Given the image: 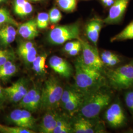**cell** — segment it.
<instances>
[{"mask_svg":"<svg viewBox=\"0 0 133 133\" xmlns=\"http://www.w3.org/2000/svg\"><path fill=\"white\" fill-rule=\"evenodd\" d=\"M75 66L76 91L81 94L88 93L102 79L100 71L86 65L81 57L76 59Z\"/></svg>","mask_w":133,"mask_h":133,"instance_id":"6da1fadb","label":"cell"},{"mask_svg":"<svg viewBox=\"0 0 133 133\" xmlns=\"http://www.w3.org/2000/svg\"><path fill=\"white\" fill-rule=\"evenodd\" d=\"M110 100V94L104 91L91 92L85 98H83L79 108L82 116L88 119L95 118L109 105Z\"/></svg>","mask_w":133,"mask_h":133,"instance_id":"7a4b0ae2","label":"cell"},{"mask_svg":"<svg viewBox=\"0 0 133 133\" xmlns=\"http://www.w3.org/2000/svg\"><path fill=\"white\" fill-rule=\"evenodd\" d=\"M64 89L56 77L51 76L45 81L41 91L40 109H55L61 104Z\"/></svg>","mask_w":133,"mask_h":133,"instance_id":"3957f363","label":"cell"},{"mask_svg":"<svg viewBox=\"0 0 133 133\" xmlns=\"http://www.w3.org/2000/svg\"><path fill=\"white\" fill-rule=\"evenodd\" d=\"M109 84L118 90L126 89L133 85V65H126L109 71Z\"/></svg>","mask_w":133,"mask_h":133,"instance_id":"277c9868","label":"cell"},{"mask_svg":"<svg viewBox=\"0 0 133 133\" xmlns=\"http://www.w3.org/2000/svg\"><path fill=\"white\" fill-rule=\"evenodd\" d=\"M80 26L78 23L57 26L48 35L49 42L54 45H61L68 41L79 38Z\"/></svg>","mask_w":133,"mask_h":133,"instance_id":"5b68a950","label":"cell"},{"mask_svg":"<svg viewBox=\"0 0 133 133\" xmlns=\"http://www.w3.org/2000/svg\"><path fill=\"white\" fill-rule=\"evenodd\" d=\"M81 44L82 54L81 59L84 64L87 66L101 72L104 63L102 61L96 46H93L84 39H78Z\"/></svg>","mask_w":133,"mask_h":133,"instance_id":"8992f818","label":"cell"},{"mask_svg":"<svg viewBox=\"0 0 133 133\" xmlns=\"http://www.w3.org/2000/svg\"><path fill=\"white\" fill-rule=\"evenodd\" d=\"M9 120L20 127L34 130L35 128L37 120L31 112L27 109H14L9 115Z\"/></svg>","mask_w":133,"mask_h":133,"instance_id":"52a82bcc","label":"cell"},{"mask_svg":"<svg viewBox=\"0 0 133 133\" xmlns=\"http://www.w3.org/2000/svg\"><path fill=\"white\" fill-rule=\"evenodd\" d=\"M130 0H114L109 8L107 16L103 19L104 24L115 25L121 22L127 9Z\"/></svg>","mask_w":133,"mask_h":133,"instance_id":"ba28073f","label":"cell"},{"mask_svg":"<svg viewBox=\"0 0 133 133\" xmlns=\"http://www.w3.org/2000/svg\"><path fill=\"white\" fill-rule=\"evenodd\" d=\"M3 90L6 98L11 102L19 103L28 91L27 81L21 78L10 86L3 88Z\"/></svg>","mask_w":133,"mask_h":133,"instance_id":"9c48e42d","label":"cell"},{"mask_svg":"<svg viewBox=\"0 0 133 133\" xmlns=\"http://www.w3.org/2000/svg\"><path fill=\"white\" fill-rule=\"evenodd\" d=\"M105 117L108 123L113 128L122 126L126 120L123 109L117 103H114L110 106L105 112Z\"/></svg>","mask_w":133,"mask_h":133,"instance_id":"30bf717a","label":"cell"},{"mask_svg":"<svg viewBox=\"0 0 133 133\" xmlns=\"http://www.w3.org/2000/svg\"><path fill=\"white\" fill-rule=\"evenodd\" d=\"M104 24L103 19L95 16L90 19L86 25L85 33L87 37L95 46L97 45L100 32Z\"/></svg>","mask_w":133,"mask_h":133,"instance_id":"8fae6325","label":"cell"},{"mask_svg":"<svg viewBox=\"0 0 133 133\" xmlns=\"http://www.w3.org/2000/svg\"><path fill=\"white\" fill-rule=\"evenodd\" d=\"M17 54L25 64L31 65L37 56V50L33 43L25 41L20 43Z\"/></svg>","mask_w":133,"mask_h":133,"instance_id":"7c38bea8","label":"cell"},{"mask_svg":"<svg viewBox=\"0 0 133 133\" xmlns=\"http://www.w3.org/2000/svg\"><path fill=\"white\" fill-rule=\"evenodd\" d=\"M49 64L54 71L64 77L71 76L72 70L71 65L65 59L54 55L49 60Z\"/></svg>","mask_w":133,"mask_h":133,"instance_id":"4fadbf2b","label":"cell"},{"mask_svg":"<svg viewBox=\"0 0 133 133\" xmlns=\"http://www.w3.org/2000/svg\"><path fill=\"white\" fill-rule=\"evenodd\" d=\"M60 114L55 109H48L43 117L39 126V131L42 133H53Z\"/></svg>","mask_w":133,"mask_h":133,"instance_id":"5bb4252c","label":"cell"},{"mask_svg":"<svg viewBox=\"0 0 133 133\" xmlns=\"http://www.w3.org/2000/svg\"><path fill=\"white\" fill-rule=\"evenodd\" d=\"M18 33L23 38L32 40L38 36V28L36 19H31L18 26Z\"/></svg>","mask_w":133,"mask_h":133,"instance_id":"9a60e30c","label":"cell"},{"mask_svg":"<svg viewBox=\"0 0 133 133\" xmlns=\"http://www.w3.org/2000/svg\"><path fill=\"white\" fill-rule=\"evenodd\" d=\"M17 31L14 26L6 24L0 29V45L3 47H7L15 39Z\"/></svg>","mask_w":133,"mask_h":133,"instance_id":"2e32d148","label":"cell"},{"mask_svg":"<svg viewBox=\"0 0 133 133\" xmlns=\"http://www.w3.org/2000/svg\"><path fill=\"white\" fill-rule=\"evenodd\" d=\"M72 127V133H95V127L88 118L83 116L76 119Z\"/></svg>","mask_w":133,"mask_h":133,"instance_id":"e0dca14e","label":"cell"},{"mask_svg":"<svg viewBox=\"0 0 133 133\" xmlns=\"http://www.w3.org/2000/svg\"><path fill=\"white\" fill-rule=\"evenodd\" d=\"M33 10L32 5L28 0H14V13L20 17H24L31 14Z\"/></svg>","mask_w":133,"mask_h":133,"instance_id":"ac0fdd59","label":"cell"},{"mask_svg":"<svg viewBox=\"0 0 133 133\" xmlns=\"http://www.w3.org/2000/svg\"><path fill=\"white\" fill-rule=\"evenodd\" d=\"M18 68L13 60L6 62L0 66V79L3 81H8L17 72Z\"/></svg>","mask_w":133,"mask_h":133,"instance_id":"d6986e66","label":"cell"},{"mask_svg":"<svg viewBox=\"0 0 133 133\" xmlns=\"http://www.w3.org/2000/svg\"><path fill=\"white\" fill-rule=\"evenodd\" d=\"M83 100V95L80 92H78L75 97L63 105V106L69 113L73 114L80 108Z\"/></svg>","mask_w":133,"mask_h":133,"instance_id":"ffe728a7","label":"cell"},{"mask_svg":"<svg viewBox=\"0 0 133 133\" xmlns=\"http://www.w3.org/2000/svg\"><path fill=\"white\" fill-rule=\"evenodd\" d=\"M133 39V20L122 31L111 38L110 42H120Z\"/></svg>","mask_w":133,"mask_h":133,"instance_id":"44dd1931","label":"cell"},{"mask_svg":"<svg viewBox=\"0 0 133 133\" xmlns=\"http://www.w3.org/2000/svg\"><path fill=\"white\" fill-rule=\"evenodd\" d=\"M46 58L47 54L46 53L39 55L36 57L32 63V69L37 75L42 76L45 74V66Z\"/></svg>","mask_w":133,"mask_h":133,"instance_id":"7402d4cb","label":"cell"},{"mask_svg":"<svg viewBox=\"0 0 133 133\" xmlns=\"http://www.w3.org/2000/svg\"><path fill=\"white\" fill-rule=\"evenodd\" d=\"M72 133V127L66 118L60 115L53 133Z\"/></svg>","mask_w":133,"mask_h":133,"instance_id":"603a6c76","label":"cell"},{"mask_svg":"<svg viewBox=\"0 0 133 133\" xmlns=\"http://www.w3.org/2000/svg\"><path fill=\"white\" fill-rule=\"evenodd\" d=\"M39 88L37 87H34L30 90L28 91L27 93L24 96L23 98L19 102L18 106L21 109H27L30 103L33 100Z\"/></svg>","mask_w":133,"mask_h":133,"instance_id":"cb8c5ba5","label":"cell"},{"mask_svg":"<svg viewBox=\"0 0 133 133\" xmlns=\"http://www.w3.org/2000/svg\"><path fill=\"white\" fill-rule=\"evenodd\" d=\"M6 24H10L16 27L19 26L18 23L12 17L8 10L0 8V26Z\"/></svg>","mask_w":133,"mask_h":133,"instance_id":"d4e9b609","label":"cell"},{"mask_svg":"<svg viewBox=\"0 0 133 133\" xmlns=\"http://www.w3.org/2000/svg\"><path fill=\"white\" fill-rule=\"evenodd\" d=\"M55 1L61 9L69 12L75 11L77 5V0H55Z\"/></svg>","mask_w":133,"mask_h":133,"instance_id":"484cf974","label":"cell"},{"mask_svg":"<svg viewBox=\"0 0 133 133\" xmlns=\"http://www.w3.org/2000/svg\"><path fill=\"white\" fill-rule=\"evenodd\" d=\"M0 132L3 133H35L34 130L20 127H10L0 124Z\"/></svg>","mask_w":133,"mask_h":133,"instance_id":"4316f807","label":"cell"},{"mask_svg":"<svg viewBox=\"0 0 133 133\" xmlns=\"http://www.w3.org/2000/svg\"><path fill=\"white\" fill-rule=\"evenodd\" d=\"M36 20L38 29H45L48 27L49 22L48 14L45 12L39 13Z\"/></svg>","mask_w":133,"mask_h":133,"instance_id":"83f0119b","label":"cell"},{"mask_svg":"<svg viewBox=\"0 0 133 133\" xmlns=\"http://www.w3.org/2000/svg\"><path fill=\"white\" fill-rule=\"evenodd\" d=\"M14 52L10 49H0V66L10 60H14Z\"/></svg>","mask_w":133,"mask_h":133,"instance_id":"f1b7e54d","label":"cell"},{"mask_svg":"<svg viewBox=\"0 0 133 133\" xmlns=\"http://www.w3.org/2000/svg\"><path fill=\"white\" fill-rule=\"evenodd\" d=\"M41 98V91L40 90V89H39L33 100L32 101V102L30 103V104L29 105L26 109L30 111L31 112H34L36 111L39 108H40Z\"/></svg>","mask_w":133,"mask_h":133,"instance_id":"f546056e","label":"cell"},{"mask_svg":"<svg viewBox=\"0 0 133 133\" xmlns=\"http://www.w3.org/2000/svg\"><path fill=\"white\" fill-rule=\"evenodd\" d=\"M49 22L53 24H56L62 19V14L60 10L56 8H53L49 11Z\"/></svg>","mask_w":133,"mask_h":133,"instance_id":"4dcf8cb0","label":"cell"},{"mask_svg":"<svg viewBox=\"0 0 133 133\" xmlns=\"http://www.w3.org/2000/svg\"><path fill=\"white\" fill-rule=\"evenodd\" d=\"M78 92H79L77 91L71 89H68L63 91L61 100V104L63 105L66 103L69 100L75 97Z\"/></svg>","mask_w":133,"mask_h":133,"instance_id":"1f68e13d","label":"cell"},{"mask_svg":"<svg viewBox=\"0 0 133 133\" xmlns=\"http://www.w3.org/2000/svg\"><path fill=\"white\" fill-rule=\"evenodd\" d=\"M125 100L127 107L133 115V91H130L126 94Z\"/></svg>","mask_w":133,"mask_h":133,"instance_id":"d6a6232c","label":"cell"},{"mask_svg":"<svg viewBox=\"0 0 133 133\" xmlns=\"http://www.w3.org/2000/svg\"><path fill=\"white\" fill-rule=\"evenodd\" d=\"M104 64L109 66H114L120 62V60L117 56L112 58L102 60Z\"/></svg>","mask_w":133,"mask_h":133,"instance_id":"836d02e7","label":"cell"},{"mask_svg":"<svg viewBox=\"0 0 133 133\" xmlns=\"http://www.w3.org/2000/svg\"><path fill=\"white\" fill-rule=\"evenodd\" d=\"M81 43V42L79 41V39L76 41H73V42H70L68 43H66V44L65 45L64 47V51L66 52H68L70 51L71 50L72 48L76 47L77 45Z\"/></svg>","mask_w":133,"mask_h":133,"instance_id":"e575fe53","label":"cell"},{"mask_svg":"<svg viewBox=\"0 0 133 133\" xmlns=\"http://www.w3.org/2000/svg\"><path fill=\"white\" fill-rule=\"evenodd\" d=\"M116 56H117V55L115 54H114L110 51H108V50H105L104 51H103V52L102 53V54L100 56L102 60L112 58L116 57Z\"/></svg>","mask_w":133,"mask_h":133,"instance_id":"d590c367","label":"cell"},{"mask_svg":"<svg viewBox=\"0 0 133 133\" xmlns=\"http://www.w3.org/2000/svg\"><path fill=\"white\" fill-rule=\"evenodd\" d=\"M81 50V43L80 44L77 45L76 47L72 48L70 51L67 53L70 56H75L77 55Z\"/></svg>","mask_w":133,"mask_h":133,"instance_id":"8d00e7d4","label":"cell"},{"mask_svg":"<svg viewBox=\"0 0 133 133\" xmlns=\"http://www.w3.org/2000/svg\"><path fill=\"white\" fill-rule=\"evenodd\" d=\"M102 5L105 9L109 8L114 3V0H100Z\"/></svg>","mask_w":133,"mask_h":133,"instance_id":"74e56055","label":"cell"},{"mask_svg":"<svg viewBox=\"0 0 133 133\" xmlns=\"http://www.w3.org/2000/svg\"><path fill=\"white\" fill-rule=\"evenodd\" d=\"M5 98H6V97L3 90V88L1 87V83H0V104H2L5 101Z\"/></svg>","mask_w":133,"mask_h":133,"instance_id":"f35d334b","label":"cell"},{"mask_svg":"<svg viewBox=\"0 0 133 133\" xmlns=\"http://www.w3.org/2000/svg\"><path fill=\"white\" fill-rule=\"evenodd\" d=\"M30 1H32V2H38V1H41L43 0H29Z\"/></svg>","mask_w":133,"mask_h":133,"instance_id":"ab89813d","label":"cell"},{"mask_svg":"<svg viewBox=\"0 0 133 133\" xmlns=\"http://www.w3.org/2000/svg\"><path fill=\"white\" fill-rule=\"evenodd\" d=\"M6 1V0H0V4H1L2 3H4V2H5Z\"/></svg>","mask_w":133,"mask_h":133,"instance_id":"60d3db41","label":"cell"},{"mask_svg":"<svg viewBox=\"0 0 133 133\" xmlns=\"http://www.w3.org/2000/svg\"><path fill=\"white\" fill-rule=\"evenodd\" d=\"M84 1H88V0H84Z\"/></svg>","mask_w":133,"mask_h":133,"instance_id":"b9f144b4","label":"cell"}]
</instances>
